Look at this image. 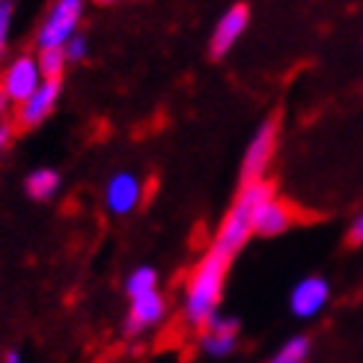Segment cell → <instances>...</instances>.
<instances>
[{
    "label": "cell",
    "instance_id": "1",
    "mask_svg": "<svg viewBox=\"0 0 363 363\" xmlns=\"http://www.w3.org/2000/svg\"><path fill=\"white\" fill-rule=\"evenodd\" d=\"M230 256L208 250L200 262L191 268L185 283V322L191 328H206L218 315V304L223 298L226 271H230Z\"/></svg>",
    "mask_w": 363,
    "mask_h": 363
},
{
    "label": "cell",
    "instance_id": "2",
    "mask_svg": "<svg viewBox=\"0 0 363 363\" xmlns=\"http://www.w3.org/2000/svg\"><path fill=\"white\" fill-rule=\"evenodd\" d=\"M271 196H277V194H274V185H271L268 179L241 185L233 208L226 211V218L218 226L215 241H211V250H218V253H223V256H230V259H233V256L245 247L250 241V235H253V215H256V208L265 206Z\"/></svg>",
    "mask_w": 363,
    "mask_h": 363
},
{
    "label": "cell",
    "instance_id": "3",
    "mask_svg": "<svg viewBox=\"0 0 363 363\" xmlns=\"http://www.w3.org/2000/svg\"><path fill=\"white\" fill-rule=\"evenodd\" d=\"M81 18H84V0H57L36 30L39 51L42 48H66V45L78 36Z\"/></svg>",
    "mask_w": 363,
    "mask_h": 363
},
{
    "label": "cell",
    "instance_id": "4",
    "mask_svg": "<svg viewBox=\"0 0 363 363\" xmlns=\"http://www.w3.org/2000/svg\"><path fill=\"white\" fill-rule=\"evenodd\" d=\"M42 69L36 54H18L12 63L0 72V89L9 99V104H24L42 86Z\"/></svg>",
    "mask_w": 363,
    "mask_h": 363
},
{
    "label": "cell",
    "instance_id": "5",
    "mask_svg": "<svg viewBox=\"0 0 363 363\" xmlns=\"http://www.w3.org/2000/svg\"><path fill=\"white\" fill-rule=\"evenodd\" d=\"M277 131H280V125H277L274 116L265 119V123L256 128V134L245 149V158H241V185L265 179V170H268L271 158H274V149H277Z\"/></svg>",
    "mask_w": 363,
    "mask_h": 363
},
{
    "label": "cell",
    "instance_id": "6",
    "mask_svg": "<svg viewBox=\"0 0 363 363\" xmlns=\"http://www.w3.org/2000/svg\"><path fill=\"white\" fill-rule=\"evenodd\" d=\"M143 203V179L131 170H119L104 185V206L111 215L125 218Z\"/></svg>",
    "mask_w": 363,
    "mask_h": 363
},
{
    "label": "cell",
    "instance_id": "7",
    "mask_svg": "<svg viewBox=\"0 0 363 363\" xmlns=\"http://www.w3.org/2000/svg\"><path fill=\"white\" fill-rule=\"evenodd\" d=\"M330 301V283L319 274L298 280L289 292V310L295 319H315Z\"/></svg>",
    "mask_w": 363,
    "mask_h": 363
},
{
    "label": "cell",
    "instance_id": "8",
    "mask_svg": "<svg viewBox=\"0 0 363 363\" xmlns=\"http://www.w3.org/2000/svg\"><path fill=\"white\" fill-rule=\"evenodd\" d=\"M247 21H250L247 4H235V6H230V9L220 15L215 30H211V39H208L211 60H220V57L230 54V48L241 39V33L247 30Z\"/></svg>",
    "mask_w": 363,
    "mask_h": 363
},
{
    "label": "cell",
    "instance_id": "9",
    "mask_svg": "<svg viewBox=\"0 0 363 363\" xmlns=\"http://www.w3.org/2000/svg\"><path fill=\"white\" fill-rule=\"evenodd\" d=\"M63 93V81H42V86L30 96L24 104H18V113H15V125L18 128H36L48 119L60 101Z\"/></svg>",
    "mask_w": 363,
    "mask_h": 363
},
{
    "label": "cell",
    "instance_id": "10",
    "mask_svg": "<svg viewBox=\"0 0 363 363\" xmlns=\"http://www.w3.org/2000/svg\"><path fill=\"white\" fill-rule=\"evenodd\" d=\"M167 315V298L158 292H149L143 298H134L128 304V315H125V334L128 337H140L146 330H152L164 322Z\"/></svg>",
    "mask_w": 363,
    "mask_h": 363
},
{
    "label": "cell",
    "instance_id": "11",
    "mask_svg": "<svg viewBox=\"0 0 363 363\" xmlns=\"http://www.w3.org/2000/svg\"><path fill=\"white\" fill-rule=\"evenodd\" d=\"M238 319L233 315H215L206 328H203V337H200V349L203 354L215 357V360H223L235 354L238 349Z\"/></svg>",
    "mask_w": 363,
    "mask_h": 363
},
{
    "label": "cell",
    "instance_id": "12",
    "mask_svg": "<svg viewBox=\"0 0 363 363\" xmlns=\"http://www.w3.org/2000/svg\"><path fill=\"white\" fill-rule=\"evenodd\" d=\"M292 226H295V208L289 203L277 200V196H271L253 215V235H262V238L283 235V233H289Z\"/></svg>",
    "mask_w": 363,
    "mask_h": 363
},
{
    "label": "cell",
    "instance_id": "13",
    "mask_svg": "<svg viewBox=\"0 0 363 363\" xmlns=\"http://www.w3.org/2000/svg\"><path fill=\"white\" fill-rule=\"evenodd\" d=\"M24 191H27L30 200H36V203H48V200H54L57 191H60V173H57V170H51V167H36L33 173L27 176Z\"/></svg>",
    "mask_w": 363,
    "mask_h": 363
},
{
    "label": "cell",
    "instance_id": "14",
    "mask_svg": "<svg viewBox=\"0 0 363 363\" xmlns=\"http://www.w3.org/2000/svg\"><path fill=\"white\" fill-rule=\"evenodd\" d=\"M149 292H158V271L152 265H140V268H134L131 274L125 277V295L128 301L134 298H143Z\"/></svg>",
    "mask_w": 363,
    "mask_h": 363
},
{
    "label": "cell",
    "instance_id": "15",
    "mask_svg": "<svg viewBox=\"0 0 363 363\" xmlns=\"http://www.w3.org/2000/svg\"><path fill=\"white\" fill-rule=\"evenodd\" d=\"M36 60H39V69H42L45 81H63V72L69 66L66 48H42L36 54Z\"/></svg>",
    "mask_w": 363,
    "mask_h": 363
},
{
    "label": "cell",
    "instance_id": "16",
    "mask_svg": "<svg viewBox=\"0 0 363 363\" xmlns=\"http://www.w3.org/2000/svg\"><path fill=\"white\" fill-rule=\"evenodd\" d=\"M307 357H310V340L304 334H298L292 340H286L280 345V352L268 363H307Z\"/></svg>",
    "mask_w": 363,
    "mask_h": 363
},
{
    "label": "cell",
    "instance_id": "17",
    "mask_svg": "<svg viewBox=\"0 0 363 363\" xmlns=\"http://www.w3.org/2000/svg\"><path fill=\"white\" fill-rule=\"evenodd\" d=\"M86 54H89V39L84 33H78L66 45V60H69V63H84Z\"/></svg>",
    "mask_w": 363,
    "mask_h": 363
},
{
    "label": "cell",
    "instance_id": "18",
    "mask_svg": "<svg viewBox=\"0 0 363 363\" xmlns=\"http://www.w3.org/2000/svg\"><path fill=\"white\" fill-rule=\"evenodd\" d=\"M15 131H18V125H15L12 119H4V123H0V152H6V149H9Z\"/></svg>",
    "mask_w": 363,
    "mask_h": 363
},
{
    "label": "cell",
    "instance_id": "19",
    "mask_svg": "<svg viewBox=\"0 0 363 363\" xmlns=\"http://www.w3.org/2000/svg\"><path fill=\"white\" fill-rule=\"evenodd\" d=\"M345 238H349V245H352V247L363 245V211H360V215L352 220V226H349V235H345Z\"/></svg>",
    "mask_w": 363,
    "mask_h": 363
},
{
    "label": "cell",
    "instance_id": "20",
    "mask_svg": "<svg viewBox=\"0 0 363 363\" xmlns=\"http://www.w3.org/2000/svg\"><path fill=\"white\" fill-rule=\"evenodd\" d=\"M4 363H24V357H21L18 349H9V352L4 354Z\"/></svg>",
    "mask_w": 363,
    "mask_h": 363
},
{
    "label": "cell",
    "instance_id": "21",
    "mask_svg": "<svg viewBox=\"0 0 363 363\" xmlns=\"http://www.w3.org/2000/svg\"><path fill=\"white\" fill-rule=\"evenodd\" d=\"M6 113H9V99L4 96V89H0V123L6 119Z\"/></svg>",
    "mask_w": 363,
    "mask_h": 363
},
{
    "label": "cell",
    "instance_id": "22",
    "mask_svg": "<svg viewBox=\"0 0 363 363\" xmlns=\"http://www.w3.org/2000/svg\"><path fill=\"white\" fill-rule=\"evenodd\" d=\"M93 4H99V6H111V4H116V0H93Z\"/></svg>",
    "mask_w": 363,
    "mask_h": 363
},
{
    "label": "cell",
    "instance_id": "23",
    "mask_svg": "<svg viewBox=\"0 0 363 363\" xmlns=\"http://www.w3.org/2000/svg\"><path fill=\"white\" fill-rule=\"evenodd\" d=\"M0 4H4V0H0Z\"/></svg>",
    "mask_w": 363,
    "mask_h": 363
}]
</instances>
